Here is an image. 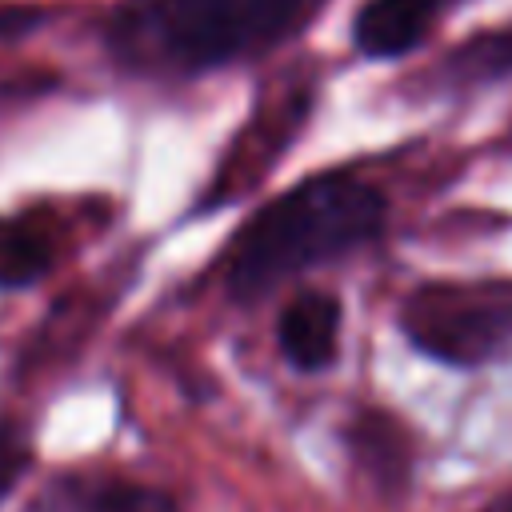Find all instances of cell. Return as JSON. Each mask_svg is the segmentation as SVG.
I'll use <instances>...</instances> for the list:
<instances>
[{"mask_svg":"<svg viewBox=\"0 0 512 512\" xmlns=\"http://www.w3.org/2000/svg\"><path fill=\"white\" fill-rule=\"evenodd\" d=\"M388 204L376 184L320 172L264 204L232 240L224 284L232 300H256L280 280L372 244Z\"/></svg>","mask_w":512,"mask_h":512,"instance_id":"obj_1","label":"cell"},{"mask_svg":"<svg viewBox=\"0 0 512 512\" xmlns=\"http://www.w3.org/2000/svg\"><path fill=\"white\" fill-rule=\"evenodd\" d=\"M308 0H124L108 12V52L152 76H196L288 36Z\"/></svg>","mask_w":512,"mask_h":512,"instance_id":"obj_2","label":"cell"},{"mask_svg":"<svg viewBox=\"0 0 512 512\" xmlns=\"http://www.w3.org/2000/svg\"><path fill=\"white\" fill-rule=\"evenodd\" d=\"M404 336L432 360L476 368L512 348L508 284H424L400 304Z\"/></svg>","mask_w":512,"mask_h":512,"instance_id":"obj_3","label":"cell"},{"mask_svg":"<svg viewBox=\"0 0 512 512\" xmlns=\"http://www.w3.org/2000/svg\"><path fill=\"white\" fill-rule=\"evenodd\" d=\"M24 512H176V504L148 484L100 472H72L44 484Z\"/></svg>","mask_w":512,"mask_h":512,"instance_id":"obj_4","label":"cell"},{"mask_svg":"<svg viewBox=\"0 0 512 512\" xmlns=\"http://www.w3.org/2000/svg\"><path fill=\"white\" fill-rule=\"evenodd\" d=\"M340 300L308 288L300 296H292L276 320V344L280 356L300 368V372H320L336 360L340 352Z\"/></svg>","mask_w":512,"mask_h":512,"instance_id":"obj_5","label":"cell"},{"mask_svg":"<svg viewBox=\"0 0 512 512\" xmlns=\"http://www.w3.org/2000/svg\"><path fill=\"white\" fill-rule=\"evenodd\" d=\"M444 0H368L352 20V40L364 56H400L416 48Z\"/></svg>","mask_w":512,"mask_h":512,"instance_id":"obj_6","label":"cell"},{"mask_svg":"<svg viewBox=\"0 0 512 512\" xmlns=\"http://www.w3.org/2000/svg\"><path fill=\"white\" fill-rule=\"evenodd\" d=\"M56 260V236L36 216H0V288L32 284Z\"/></svg>","mask_w":512,"mask_h":512,"instance_id":"obj_7","label":"cell"},{"mask_svg":"<svg viewBox=\"0 0 512 512\" xmlns=\"http://www.w3.org/2000/svg\"><path fill=\"white\" fill-rule=\"evenodd\" d=\"M440 76L452 80V84L508 80V76H512V24L464 40V44L444 60V72H440Z\"/></svg>","mask_w":512,"mask_h":512,"instance_id":"obj_8","label":"cell"},{"mask_svg":"<svg viewBox=\"0 0 512 512\" xmlns=\"http://www.w3.org/2000/svg\"><path fill=\"white\" fill-rule=\"evenodd\" d=\"M352 448H356V460H360L380 484H388V488L404 484L408 448H404V432H400L392 420L368 412V416L352 428Z\"/></svg>","mask_w":512,"mask_h":512,"instance_id":"obj_9","label":"cell"},{"mask_svg":"<svg viewBox=\"0 0 512 512\" xmlns=\"http://www.w3.org/2000/svg\"><path fill=\"white\" fill-rule=\"evenodd\" d=\"M24 464H28V436L20 432V424L0 420V504L12 492V484L20 480Z\"/></svg>","mask_w":512,"mask_h":512,"instance_id":"obj_10","label":"cell"},{"mask_svg":"<svg viewBox=\"0 0 512 512\" xmlns=\"http://www.w3.org/2000/svg\"><path fill=\"white\" fill-rule=\"evenodd\" d=\"M484 512H512V500H492Z\"/></svg>","mask_w":512,"mask_h":512,"instance_id":"obj_11","label":"cell"},{"mask_svg":"<svg viewBox=\"0 0 512 512\" xmlns=\"http://www.w3.org/2000/svg\"><path fill=\"white\" fill-rule=\"evenodd\" d=\"M4 16H8V12H4ZM4 16H0V24H12V20H4Z\"/></svg>","mask_w":512,"mask_h":512,"instance_id":"obj_12","label":"cell"}]
</instances>
